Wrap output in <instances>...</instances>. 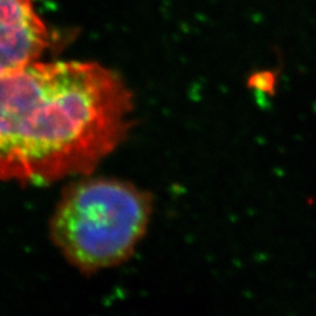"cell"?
<instances>
[{"label":"cell","mask_w":316,"mask_h":316,"mask_svg":"<svg viewBox=\"0 0 316 316\" xmlns=\"http://www.w3.org/2000/svg\"><path fill=\"white\" fill-rule=\"evenodd\" d=\"M152 197L114 178H86L63 191L51 218L53 243L68 263L96 272L131 257L148 231Z\"/></svg>","instance_id":"obj_2"},{"label":"cell","mask_w":316,"mask_h":316,"mask_svg":"<svg viewBox=\"0 0 316 316\" xmlns=\"http://www.w3.org/2000/svg\"><path fill=\"white\" fill-rule=\"evenodd\" d=\"M48 46L33 0H0V75L38 61Z\"/></svg>","instance_id":"obj_3"},{"label":"cell","mask_w":316,"mask_h":316,"mask_svg":"<svg viewBox=\"0 0 316 316\" xmlns=\"http://www.w3.org/2000/svg\"><path fill=\"white\" fill-rule=\"evenodd\" d=\"M133 96L95 62H32L0 75V179L88 174L123 142Z\"/></svg>","instance_id":"obj_1"},{"label":"cell","mask_w":316,"mask_h":316,"mask_svg":"<svg viewBox=\"0 0 316 316\" xmlns=\"http://www.w3.org/2000/svg\"><path fill=\"white\" fill-rule=\"evenodd\" d=\"M247 86L253 90L263 95H274L277 86V74L273 70L254 71L247 80Z\"/></svg>","instance_id":"obj_4"}]
</instances>
